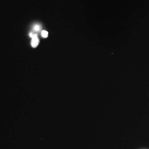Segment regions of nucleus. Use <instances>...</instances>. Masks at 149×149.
Segmentation results:
<instances>
[{"mask_svg":"<svg viewBox=\"0 0 149 149\" xmlns=\"http://www.w3.org/2000/svg\"><path fill=\"white\" fill-rule=\"evenodd\" d=\"M39 43V40L38 38L37 34H34V36L32 38V41H31V45L33 48H36L37 47L38 44Z\"/></svg>","mask_w":149,"mask_h":149,"instance_id":"1","label":"nucleus"},{"mask_svg":"<svg viewBox=\"0 0 149 149\" xmlns=\"http://www.w3.org/2000/svg\"><path fill=\"white\" fill-rule=\"evenodd\" d=\"M40 29H41V27L40 26V25L37 24V25H36V26L34 27L33 30H34L35 32H38V31H40Z\"/></svg>","mask_w":149,"mask_h":149,"instance_id":"2","label":"nucleus"},{"mask_svg":"<svg viewBox=\"0 0 149 149\" xmlns=\"http://www.w3.org/2000/svg\"><path fill=\"white\" fill-rule=\"evenodd\" d=\"M42 36L43 38H47L48 36V32L46 31H43L42 32Z\"/></svg>","mask_w":149,"mask_h":149,"instance_id":"3","label":"nucleus"}]
</instances>
